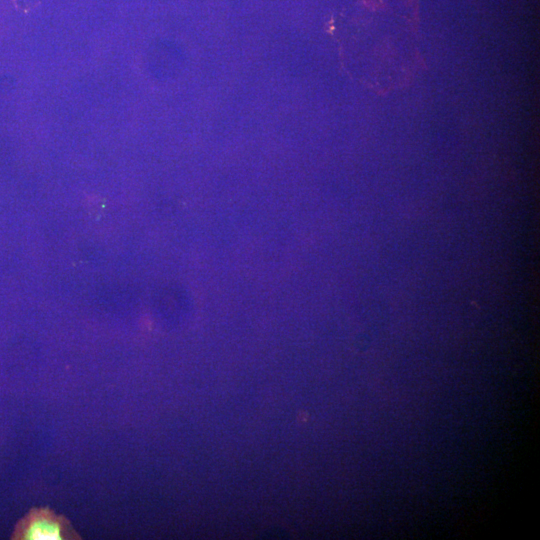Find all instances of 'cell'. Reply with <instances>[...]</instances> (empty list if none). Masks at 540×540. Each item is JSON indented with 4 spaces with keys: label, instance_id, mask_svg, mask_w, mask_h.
<instances>
[{
    "label": "cell",
    "instance_id": "cell-2",
    "mask_svg": "<svg viewBox=\"0 0 540 540\" xmlns=\"http://www.w3.org/2000/svg\"><path fill=\"white\" fill-rule=\"evenodd\" d=\"M12 540H80L68 518L49 507L30 509L15 525Z\"/></svg>",
    "mask_w": 540,
    "mask_h": 540
},
{
    "label": "cell",
    "instance_id": "cell-1",
    "mask_svg": "<svg viewBox=\"0 0 540 540\" xmlns=\"http://www.w3.org/2000/svg\"><path fill=\"white\" fill-rule=\"evenodd\" d=\"M339 36L344 67L370 88L386 92L409 82L421 59L408 22L385 20L346 25Z\"/></svg>",
    "mask_w": 540,
    "mask_h": 540
}]
</instances>
